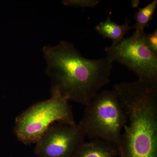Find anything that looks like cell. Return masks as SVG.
I'll use <instances>...</instances> for the list:
<instances>
[{"instance_id": "obj_6", "label": "cell", "mask_w": 157, "mask_h": 157, "mask_svg": "<svg viewBox=\"0 0 157 157\" xmlns=\"http://www.w3.org/2000/svg\"><path fill=\"white\" fill-rule=\"evenodd\" d=\"M86 137L78 125L56 123L36 142L38 157H74Z\"/></svg>"}, {"instance_id": "obj_2", "label": "cell", "mask_w": 157, "mask_h": 157, "mask_svg": "<svg viewBox=\"0 0 157 157\" xmlns=\"http://www.w3.org/2000/svg\"><path fill=\"white\" fill-rule=\"evenodd\" d=\"M127 117L118 147L120 157H157V83L137 81L113 86Z\"/></svg>"}, {"instance_id": "obj_1", "label": "cell", "mask_w": 157, "mask_h": 157, "mask_svg": "<svg viewBox=\"0 0 157 157\" xmlns=\"http://www.w3.org/2000/svg\"><path fill=\"white\" fill-rule=\"evenodd\" d=\"M42 52L51 93L86 106L110 81L113 62L107 56L86 58L73 44L65 40L54 46H43Z\"/></svg>"}, {"instance_id": "obj_10", "label": "cell", "mask_w": 157, "mask_h": 157, "mask_svg": "<svg viewBox=\"0 0 157 157\" xmlns=\"http://www.w3.org/2000/svg\"><path fill=\"white\" fill-rule=\"evenodd\" d=\"M62 2L66 6L76 8H94L100 2L99 0H65Z\"/></svg>"}, {"instance_id": "obj_3", "label": "cell", "mask_w": 157, "mask_h": 157, "mask_svg": "<svg viewBox=\"0 0 157 157\" xmlns=\"http://www.w3.org/2000/svg\"><path fill=\"white\" fill-rule=\"evenodd\" d=\"M78 128L85 137L118 147L127 117L114 90L97 94L86 106Z\"/></svg>"}, {"instance_id": "obj_12", "label": "cell", "mask_w": 157, "mask_h": 157, "mask_svg": "<svg viewBox=\"0 0 157 157\" xmlns=\"http://www.w3.org/2000/svg\"><path fill=\"white\" fill-rule=\"evenodd\" d=\"M140 3L139 0H132L131 1V6L134 9H139Z\"/></svg>"}, {"instance_id": "obj_11", "label": "cell", "mask_w": 157, "mask_h": 157, "mask_svg": "<svg viewBox=\"0 0 157 157\" xmlns=\"http://www.w3.org/2000/svg\"><path fill=\"white\" fill-rule=\"evenodd\" d=\"M147 45L154 53L157 54V29L151 34H147Z\"/></svg>"}, {"instance_id": "obj_7", "label": "cell", "mask_w": 157, "mask_h": 157, "mask_svg": "<svg viewBox=\"0 0 157 157\" xmlns=\"http://www.w3.org/2000/svg\"><path fill=\"white\" fill-rule=\"evenodd\" d=\"M117 147L103 140H93L84 143L74 157H117Z\"/></svg>"}, {"instance_id": "obj_5", "label": "cell", "mask_w": 157, "mask_h": 157, "mask_svg": "<svg viewBox=\"0 0 157 157\" xmlns=\"http://www.w3.org/2000/svg\"><path fill=\"white\" fill-rule=\"evenodd\" d=\"M147 33L135 30L131 37L105 48L107 56L127 67L136 74L138 80L157 83V54L147 45Z\"/></svg>"}, {"instance_id": "obj_8", "label": "cell", "mask_w": 157, "mask_h": 157, "mask_svg": "<svg viewBox=\"0 0 157 157\" xmlns=\"http://www.w3.org/2000/svg\"><path fill=\"white\" fill-rule=\"evenodd\" d=\"M131 21V20L127 18L124 24L119 25L113 21L110 15H108L106 20L96 26L95 29L103 38L111 39L113 42L111 45H115L120 42L129 31L133 29L130 25Z\"/></svg>"}, {"instance_id": "obj_9", "label": "cell", "mask_w": 157, "mask_h": 157, "mask_svg": "<svg viewBox=\"0 0 157 157\" xmlns=\"http://www.w3.org/2000/svg\"><path fill=\"white\" fill-rule=\"evenodd\" d=\"M157 1L154 0L143 8L138 9L134 17L135 21L133 28L135 30H144L149 26V23L154 19L153 15L156 9Z\"/></svg>"}, {"instance_id": "obj_4", "label": "cell", "mask_w": 157, "mask_h": 157, "mask_svg": "<svg viewBox=\"0 0 157 157\" xmlns=\"http://www.w3.org/2000/svg\"><path fill=\"white\" fill-rule=\"evenodd\" d=\"M37 102L16 117L14 132L17 140L26 145L36 144L56 123H76L69 100L58 93Z\"/></svg>"}]
</instances>
